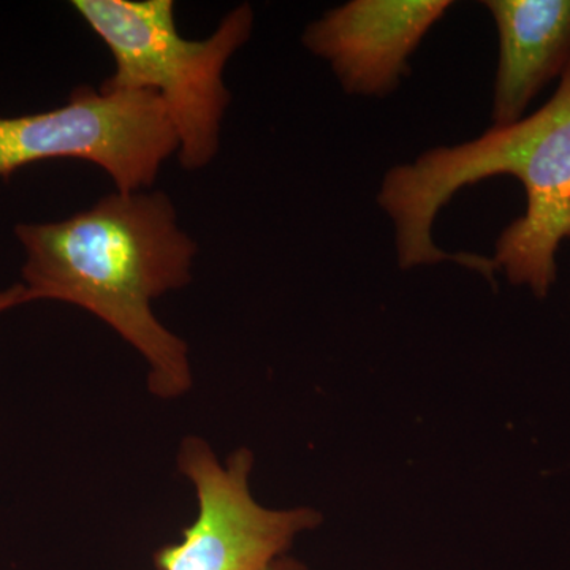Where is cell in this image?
<instances>
[{
    "instance_id": "cell-1",
    "label": "cell",
    "mask_w": 570,
    "mask_h": 570,
    "mask_svg": "<svg viewBox=\"0 0 570 570\" xmlns=\"http://www.w3.org/2000/svg\"><path fill=\"white\" fill-rule=\"evenodd\" d=\"M14 236L31 302L70 303L104 321L145 356L154 395L193 387L186 343L153 311L154 299L190 283L197 254L167 195L116 190L69 219L18 224Z\"/></svg>"
},
{
    "instance_id": "cell-2",
    "label": "cell",
    "mask_w": 570,
    "mask_h": 570,
    "mask_svg": "<svg viewBox=\"0 0 570 570\" xmlns=\"http://www.w3.org/2000/svg\"><path fill=\"white\" fill-rule=\"evenodd\" d=\"M497 175L515 176L528 206L499 236L494 265L513 285L546 298L557 279L554 255L570 239V66L550 102L530 118L493 126L463 145L428 149L384 176L377 202L395 225L401 268L453 261L483 275L485 257L444 253L431 230L453 195Z\"/></svg>"
},
{
    "instance_id": "cell-3",
    "label": "cell",
    "mask_w": 570,
    "mask_h": 570,
    "mask_svg": "<svg viewBox=\"0 0 570 570\" xmlns=\"http://www.w3.org/2000/svg\"><path fill=\"white\" fill-rule=\"evenodd\" d=\"M71 7L111 52L115 71L102 88L156 94L174 124L183 167L212 163L230 104L225 66L253 33V7H236L204 40L181 36L171 0H75Z\"/></svg>"
},
{
    "instance_id": "cell-4",
    "label": "cell",
    "mask_w": 570,
    "mask_h": 570,
    "mask_svg": "<svg viewBox=\"0 0 570 570\" xmlns=\"http://www.w3.org/2000/svg\"><path fill=\"white\" fill-rule=\"evenodd\" d=\"M163 100L148 91L80 86L69 102L33 115L0 116V178L28 165L70 159L102 168L122 194L153 186L178 154Z\"/></svg>"
},
{
    "instance_id": "cell-5",
    "label": "cell",
    "mask_w": 570,
    "mask_h": 570,
    "mask_svg": "<svg viewBox=\"0 0 570 570\" xmlns=\"http://www.w3.org/2000/svg\"><path fill=\"white\" fill-rule=\"evenodd\" d=\"M253 466L247 449L223 464L204 439H184L178 469L197 493V519L179 542L154 554L157 570H266L299 532L321 524L313 509L262 508L249 490Z\"/></svg>"
},
{
    "instance_id": "cell-6",
    "label": "cell",
    "mask_w": 570,
    "mask_h": 570,
    "mask_svg": "<svg viewBox=\"0 0 570 570\" xmlns=\"http://www.w3.org/2000/svg\"><path fill=\"white\" fill-rule=\"evenodd\" d=\"M453 3L450 0H352L326 11L303 45L330 62L351 96L385 97L407 73V59Z\"/></svg>"
},
{
    "instance_id": "cell-7",
    "label": "cell",
    "mask_w": 570,
    "mask_h": 570,
    "mask_svg": "<svg viewBox=\"0 0 570 570\" xmlns=\"http://www.w3.org/2000/svg\"><path fill=\"white\" fill-rule=\"evenodd\" d=\"M499 33L494 127L520 121L540 89L570 66V0H485Z\"/></svg>"
},
{
    "instance_id": "cell-8",
    "label": "cell",
    "mask_w": 570,
    "mask_h": 570,
    "mask_svg": "<svg viewBox=\"0 0 570 570\" xmlns=\"http://www.w3.org/2000/svg\"><path fill=\"white\" fill-rule=\"evenodd\" d=\"M29 302H31V299H29L28 291H26L24 285H11V287L0 291V314Z\"/></svg>"
},
{
    "instance_id": "cell-9",
    "label": "cell",
    "mask_w": 570,
    "mask_h": 570,
    "mask_svg": "<svg viewBox=\"0 0 570 570\" xmlns=\"http://www.w3.org/2000/svg\"><path fill=\"white\" fill-rule=\"evenodd\" d=\"M266 570H306L302 562L294 560V558L281 557L275 562L268 566Z\"/></svg>"
}]
</instances>
